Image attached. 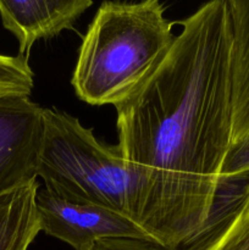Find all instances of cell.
Here are the masks:
<instances>
[{"label":"cell","mask_w":249,"mask_h":250,"mask_svg":"<svg viewBox=\"0 0 249 250\" xmlns=\"http://www.w3.org/2000/svg\"><path fill=\"white\" fill-rule=\"evenodd\" d=\"M190 250H249V178Z\"/></svg>","instance_id":"obj_9"},{"label":"cell","mask_w":249,"mask_h":250,"mask_svg":"<svg viewBox=\"0 0 249 250\" xmlns=\"http://www.w3.org/2000/svg\"><path fill=\"white\" fill-rule=\"evenodd\" d=\"M36 208L41 232L75 250H89L103 239H151L133 217L100 205L61 199L45 188H38Z\"/></svg>","instance_id":"obj_4"},{"label":"cell","mask_w":249,"mask_h":250,"mask_svg":"<svg viewBox=\"0 0 249 250\" xmlns=\"http://www.w3.org/2000/svg\"><path fill=\"white\" fill-rule=\"evenodd\" d=\"M92 4L93 0H0V17L24 56L38 41L71 28Z\"/></svg>","instance_id":"obj_6"},{"label":"cell","mask_w":249,"mask_h":250,"mask_svg":"<svg viewBox=\"0 0 249 250\" xmlns=\"http://www.w3.org/2000/svg\"><path fill=\"white\" fill-rule=\"evenodd\" d=\"M249 176V136L231 144L221 170V183Z\"/></svg>","instance_id":"obj_11"},{"label":"cell","mask_w":249,"mask_h":250,"mask_svg":"<svg viewBox=\"0 0 249 250\" xmlns=\"http://www.w3.org/2000/svg\"><path fill=\"white\" fill-rule=\"evenodd\" d=\"M89 250H178L166 247L153 239L114 238L97 242Z\"/></svg>","instance_id":"obj_12"},{"label":"cell","mask_w":249,"mask_h":250,"mask_svg":"<svg viewBox=\"0 0 249 250\" xmlns=\"http://www.w3.org/2000/svg\"><path fill=\"white\" fill-rule=\"evenodd\" d=\"M33 71L23 55L7 56L0 54V94L16 93L31 95L33 89Z\"/></svg>","instance_id":"obj_10"},{"label":"cell","mask_w":249,"mask_h":250,"mask_svg":"<svg viewBox=\"0 0 249 250\" xmlns=\"http://www.w3.org/2000/svg\"><path fill=\"white\" fill-rule=\"evenodd\" d=\"M150 77L115 105L119 149L141 189L138 224L151 239L190 250L214 214L232 144V31L209 0Z\"/></svg>","instance_id":"obj_1"},{"label":"cell","mask_w":249,"mask_h":250,"mask_svg":"<svg viewBox=\"0 0 249 250\" xmlns=\"http://www.w3.org/2000/svg\"><path fill=\"white\" fill-rule=\"evenodd\" d=\"M45 107L29 95L0 94V195L37 182Z\"/></svg>","instance_id":"obj_5"},{"label":"cell","mask_w":249,"mask_h":250,"mask_svg":"<svg viewBox=\"0 0 249 250\" xmlns=\"http://www.w3.org/2000/svg\"><path fill=\"white\" fill-rule=\"evenodd\" d=\"M161 0L103 1L81 44L72 87L94 106L117 105L156 70L173 44Z\"/></svg>","instance_id":"obj_2"},{"label":"cell","mask_w":249,"mask_h":250,"mask_svg":"<svg viewBox=\"0 0 249 250\" xmlns=\"http://www.w3.org/2000/svg\"><path fill=\"white\" fill-rule=\"evenodd\" d=\"M38 177L61 199L100 205L138 219V178L119 146L99 142L77 117L54 107L45 109Z\"/></svg>","instance_id":"obj_3"},{"label":"cell","mask_w":249,"mask_h":250,"mask_svg":"<svg viewBox=\"0 0 249 250\" xmlns=\"http://www.w3.org/2000/svg\"><path fill=\"white\" fill-rule=\"evenodd\" d=\"M232 31V144L249 136V0H224Z\"/></svg>","instance_id":"obj_7"},{"label":"cell","mask_w":249,"mask_h":250,"mask_svg":"<svg viewBox=\"0 0 249 250\" xmlns=\"http://www.w3.org/2000/svg\"><path fill=\"white\" fill-rule=\"evenodd\" d=\"M38 183L0 195V250H27L39 229L36 197Z\"/></svg>","instance_id":"obj_8"}]
</instances>
